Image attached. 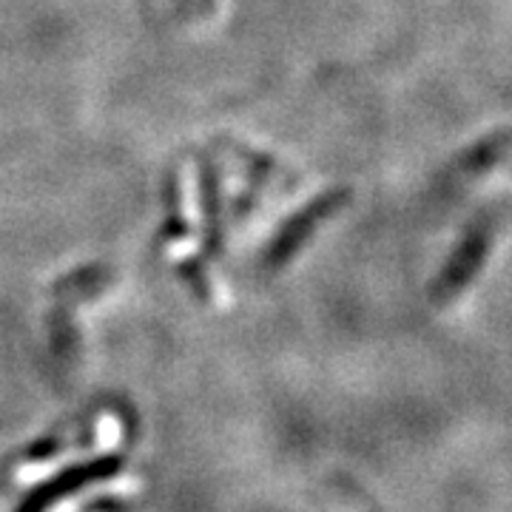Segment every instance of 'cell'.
I'll return each instance as SVG.
<instances>
[{
  "label": "cell",
  "instance_id": "6da1fadb",
  "mask_svg": "<svg viewBox=\"0 0 512 512\" xmlns=\"http://www.w3.org/2000/svg\"><path fill=\"white\" fill-rule=\"evenodd\" d=\"M350 200H353V191H350L348 185H336V188H328V191L316 194L313 200L305 202L299 211H293L291 217L276 228L268 248L259 256V265L265 271H274V274L282 271L293 256L308 245L313 231L319 225H325L330 217H336L342 208H348Z\"/></svg>",
  "mask_w": 512,
  "mask_h": 512
},
{
  "label": "cell",
  "instance_id": "7a4b0ae2",
  "mask_svg": "<svg viewBox=\"0 0 512 512\" xmlns=\"http://www.w3.org/2000/svg\"><path fill=\"white\" fill-rule=\"evenodd\" d=\"M197 180H200V208H202V262H211L222 254L225 245V205H222L220 168L211 157L197 160Z\"/></svg>",
  "mask_w": 512,
  "mask_h": 512
},
{
  "label": "cell",
  "instance_id": "3957f363",
  "mask_svg": "<svg viewBox=\"0 0 512 512\" xmlns=\"http://www.w3.org/2000/svg\"><path fill=\"white\" fill-rule=\"evenodd\" d=\"M120 464H123L120 458H97V461H89V464H77L72 470L52 478L49 484L37 487L35 493L20 504L18 512H46L49 507H55L57 501L77 493L80 487L114 476L120 470Z\"/></svg>",
  "mask_w": 512,
  "mask_h": 512
},
{
  "label": "cell",
  "instance_id": "277c9868",
  "mask_svg": "<svg viewBox=\"0 0 512 512\" xmlns=\"http://www.w3.org/2000/svg\"><path fill=\"white\" fill-rule=\"evenodd\" d=\"M490 237H493V220H490V214H481V217L470 225V231H467V237L461 242V248L456 251V256L450 259L447 271H444L439 282H436V293H439V296L456 293L458 288H461V282L476 271L481 256H484L487 245H490Z\"/></svg>",
  "mask_w": 512,
  "mask_h": 512
},
{
  "label": "cell",
  "instance_id": "5b68a950",
  "mask_svg": "<svg viewBox=\"0 0 512 512\" xmlns=\"http://www.w3.org/2000/svg\"><path fill=\"white\" fill-rule=\"evenodd\" d=\"M512 154V128H501V131H493L487 137H481L478 143L467 148L461 157L456 160L458 177H476V174H484L490 171L498 160L510 157Z\"/></svg>",
  "mask_w": 512,
  "mask_h": 512
},
{
  "label": "cell",
  "instance_id": "8992f818",
  "mask_svg": "<svg viewBox=\"0 0 512 512\" xmlns=\"http://www.w3.org/2000/svg\"><path fill=\"white\" fill-rule=\"evenodd\" d=\"M163 237L165 242H185L191 225L185 220L183 208V180H180V171L177 168H168L163 180Z\"/></svg>",
  "mask_w": 512,
  "mask_h": 512
},
{
  "label": "cell",
  "instance_id": "52a82bcc",
  "mask_svg": "<svg viewBox=\"0 0 512 512\" xmlns=\"http://www.w3.org/2000/svg\"><path fill=\"white\" fill-rule=\"evenodd\" d=\"M114 279V271H111L109 265H86V268H80V271H74V274L63 276L60 282H57L55 296H63V299H74V296H94V293H100L103 288H109V282Z\"/></svg>",
  "mask_w": 512,
  "mask_h": 512
},
{
  "label": "cell",
  "instance_id": "ba28073f",
  "mask_svg": "<svg viewBox=\"0 0 512 512\" xmlns=\"http://www.w3.org/2000/svg\"><path fill=\"white\" fill-rule=\"evenodd\" d=\"M205 268H208V262H202L200 256H188L183 265H180V276H183L185 282H188V288L197 293L200 299H208V296H211Z\"/></svg>",
  "mask_w": 512,
  "mask_h": 512
},
{
  "label": "cell",
  "instance_id": "9c48e42d",
  "mask_svg": "<svg viewBox=\"0 0 512 512\" xmlns=\"http://www.w3.org/2000/svg\"><path fill=\"white\" fill-rule=\"evenodd\" d=\"M202 9H205L202 15H211V9H214V0H202Z\"/></svg>",
  "mask_w": 512,
  "mask_h": 512
},
{
  "label": "cell",
  "instance_id": "30bf717a",
  "mask_svg": "<svg viewBox=\"0 0 512 512\" xmlns=\"http://www.w3.org/2000/svg\"><path fill=\"white\" fill-rule=\"evenodd\" d=\"M177 6H183V9H191V0H177Z\"/></svg>",
  "mask_w": 512,
  "mask_h": 512
}]
</instances>
